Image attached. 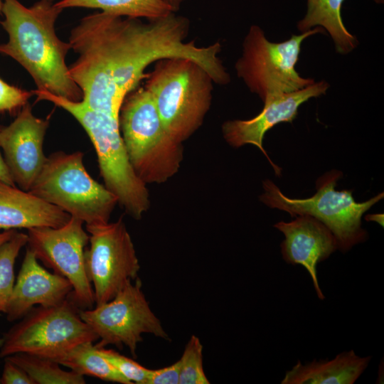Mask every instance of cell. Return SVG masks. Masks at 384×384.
Masks as SVG:
<instances>
[{
	"mask_svg": "<svg viewBox=\"0 0 384 384\" xmlns=\"http://www.w3.org/2000/svg\"><path fill=\"white\" fill-rule=\"evenodd\" d=\"M176 13L146 22L102 11L82 18L68 41L78 55L68 68L82 92L81 101L94 110L119 109L146 78V68L170 57L193 60L215 83L228 84L230 75L218 57L220 43L200 47L186 41L189 20Z\"/></svg>",
	"mask_w": 384,
	"mask_h": 384,
	"instance_id": "1",
	"label": "cell"
},
{
	"mask_svg": "<svg viewBox=\"0 0 384 384\" xmlns=\"http://www.w3.org/2000/svg\"><path fill=\"white\" fill-rule=\"evenodd\" d=\"M63 10L43 0L30 7L18 0H3L4 18L1 23L8 41L0 44V53L18 63L30 74L37 90L80 101L82 92L70 78L65 63L70 44L60 40L55 28Z\"/></svg>",
	"mask_w": 384,
	"mask_h": 384,
	"instance_id": "2",
	"label": "cell"
},
{
	"mask_svg": "<svg viewBox=\"0 0 384 384\" xmlns=\"http://www.w3.org/2000/svg\"><path fill=\"white\" fill-rule=\"evenodd\" d=\"M146 80L144 87L166 129L182 144L200 128L210 110L212 78L193 60L170 57L156 61Z\"/></svg>",
	"mask_w": 384,
	"mask_h": 384,
	"instance_id": "3",
	"label": "cell"
},
{
	"mask_svg": "<svg viewBox=\"0 0 384 384\" xmlns=\"http://www.w3.org/2000/svg\"><path fill=\"white\" fill-rule=\"evenodd\" d=\"M38 100L52 102L70 113L84 128L97 153L105 186L133 218L139 220L149 207L146 184L134 171L116 119L90 109L81 100L73 101L46 90H33Z\"/></svg>",
	"mask_w": 384,
	"mask_h": 384,
	"instance_id": "4",
	"label": "cell"
},
{
	"mask_svg": "<svg viewBox=\"0 0 384 384\" xmlns=\"http://www.w3.org/2000/svg\"><path fill=\"white\" fill-rule=\"evenodd\" d=\"M119 123L129 163L146 185L164 183L178 172L182 144L166 129L145 87H137L125 97Z\"/></svg>",
	"mask_w": 384,
	"mask_h": 384,
	"instance_id": "5",
	"label": "cell"
},
{
	"mask_svg": "<svg viewBox=\"0 0 384 384\" xmlns=\"http://www.w3.org/2000/svg\"><path fill=\"white\" fill-rule=\"evenodd\" d=\"M341 176V171L336 169L326 172L317 179L316 193L304 199L289 198L272 181L265 180L262 183L265 192L260 199L270 208L286 211L292 217L309 215L319 220L334 235L338 250L346 252L368 239V233L361 226L362 216L383 199L384 193L358 203L351 190L335 189Z\"/></svg>",
	"mask_w": 384,
	"mask_h": 384,
	"instance_id": "6",
	"label": "cell"
},
{
	"mask_svg": "<svg viewBox=\"0 0 384 384\" xmlns=\"http://www.w3.org/2000/svg\"><path fill=\"white\" fill-rule=\"evenodd\" d=\"M29 191L86 225L108 223L118 203L86 171L81 151L50 154Z\"/></svg>",
	"mask_w": 384,
	"mask_h": 384,
	"instance_id": "7",
	"label": "cell"
},
{
	"mask_svg": "<svg viewBox=\"0 0 384 384\" xmlns=\"http://www.w3.org/2000/svg\"><path fill=\"white\" fill-rule=\"evenodd\" d=\"M324 33L319 26L281 43H272L263 31L253 25L242 43V56L235 68L252 92L263 102L276 95L303 89L313 83L301 77L295 70L302 41L311 35Z\"/></svg>",
	"mask_w": 384,
	"mask_h": 384,
	"instance_id": "8",
	"label": "cell"
},
{
	"mask_svg": "<svg viewBox=\"0 0 384 384\" xmlns=\"http://www.w3.org/2000/svg\"><path fill=\"white\" fill-rule=\"evenodd\" d=\"M80 311L70 295L57 305L32 308L5 335L0 357L23 353L54 360L81 343L97 341Z\"/></svg>",
	"mask_w": 384,
	"mask_h": 384,
	"instance_id": "9",
	"label": "cell"
},
{
	"mask_svg": "<svg viewBox=\"0 0 384 384\" xmlns=\"http://www.w3.org/2000/svg\"><path fill=\"white\" fill-rule=\"evenodd\" d=\"M137 277L129 282L111 300L87 309H80L81 319L96 334L98 348L127 346L133 357L143 334L169 340L159 319L151 311ZM97 340V341H98Z\"/></svg>",
	"mask_w": 384,
	"mask_h": 384,
	"instance_id": "10",
	"label": "cell"
},
{
	"mask_svg": "<svg viewBox=\"0 0 384 384\" xmlns=\"http://www.w3.org/2000/svg\"><path fill=\"white\" fill-rule=\"evenodd\" d=\"M86 230L90 235V247L85 251V269L95 305H98L111 300L137 278L140 266L122 218L112 223L86 225Z\"/></svg>",
	"mask_w": 384,
	"mask_h": 384,
	"instance_id": "11",
	"label": "cell"
},
{
	"mask_svg": "<svg viewBox=\"0 0 384 384\" xmlns=\"http://www.w3.org/2000/svg\"><path fill=\"white\" fill-rule=\"evenodd\" d=\"M83 222L71 217L59 228L41 227L28 229V248L36 257L71 283L72 299L80 309L95 306L94 292L85 263V247L90 235Z\"/></svg>",
	"mask_w": 384,
	"mask_h": 384,
	"instance_id": "12",
	"label": "cell"
},
{
	"mask_svg": "<svg viewBox=\"0 0 384 384\" xmlns=\"http://www.w3.org/2000/svg\"><path fill=\"white\" fill-rule=\"evenodd\" d=\"M48 125V119L33 114L28 102L9 125L0 129L4 159L15 185L23 191H30L47 160L43 142Z\"/></svg>",
	"mask_w": 384,
	"mask_h": 384,
	"instance_id": "13",
	"label": "cell"
},
{
	"mask_svg": "<svg viewBox=\"0 0 384 384\" xmlns=\"http://www.w3.org/2000/svg\"><path fill=\"white\" fill-rule=\"evenodd\" d=\"M329 87L326 82L321 81L297 91L270 97L264 102L262 110L255 117L225 122L222 125L223 137L235 148L249 144L258 147L273 166L277 176H279L281 169L273 164L263 148L265 133L280 122H292L302 103L325 94Z\"/></svg>",
	"mask_w": 384,
	"mask_h": 384,
	"instance_id": "14",
	"label": "cell"
},
{
	"mask_svg": "<svg viewBox=\"0 0 384 384\" xmlns=\"http://www.w3.org/2000/svg\"><path fill=\"white\" fill-rule=\"evenodd\" d=\"M274 227L284 235L281 252L288 264L300 265L309 274L319 299L325 296L320 288L316 267L338 250L337 241L321 222L309 215H298L290 222L280 221Z\"/></svg>",
	"mask_w": 384,
	"mask_h": 384,
	"instance_id": "15",
	"label": "cell"
},
{
	"mask_svg": "<svg viewBox=\"0 0 384 384\" xmlns=\"http://www.w3.org/2000/svg\"><path fill=\"white\" fill-rule=\"evenodd\" d=\"M73 292L65 277L43 267L27 247L5 314L13 321L23 318L35 305L50 306L65 300Z\"/></svg>",
	"mask_w": 384,
	"mask_h": 384,
	"instance_id": "16",
	"label": "cell"
},
{
	"mask_svg": "<svg viewBox=\"0 0 384 384\" xmlns=\"http://www.w3.org/2000/svg\"><path fill=\"white\" fill-rule=\"evenodd\" d=\"M70 218L30 191L0 181V229L59 228Z\"/></svg>",
	"mask_w": 384,
	"mask_h": 384,
	"instance_id": "17",
	"label": "cell"
},
{
	"mask_svg": "<svg viewBox=\"0 0 384 384\" xmlns=\"http://www.w3.org/2000/svg\"><path fill=\"white\" fill-rule=\"evenodd\" d=\"M371 356L361 357L354 350L343 351L332 359L299 360L286 371L282 384H353L363 374Z\"/></svg>",
	"mask_w": 384,
	"mask_h": 384,
	"instance_id": "18",
	"label": "cell"
},
{
	"mask_svg": "<svg viewBox=\"0 0 384 384\" xmlns=\"http://www.w3.org/2000/svg\"><path fill=\"white\" fill-rule=\"evenodd\" d=\"M343 1L307 0V11L298 23V29L304 33L315 26H322L330 33L336 51L341 54L348 53L356 47L358 41L343 24L341 17Z\"/></svg>",
	"mask_w": 384,
	"mask_h": 384,
	"instance_id": "19",
	"label": "cell"
},
{
	"mask_svg": "<svg viewBox=\"0 0 384 384\" xmlns=\"http://www.w3.org/2000/svg\"><path fill=\"white\" fill-rule=\"evenodd\" d=\"M55 4L62 9L87 8L132 18L153 20L175 12L164 0H60Z\"/></svg>",
	"mask_w": 384,
	"mask_h": 384,
	"instance_id": "20",
	"label": "cell"
},
{
	"mask_svg": "<svg viewBox=\"0 0 384 384\" xmlns=\"http://www.w3.org/2000/svg\"><path fill=\"white\" fill-rule=\"evenodd\" d=\"M53 361L83 376H92L121 384H132L101 355L94 342L81 343Z\"/></svg>",
	"mask_w": 384,
	"mask_h": 384,
	"instance_id": "21",
	"label": "cell"
},
{
	"mask_svg": "<svg viewBox=\"0 0 384 384\" xmlns=\"http://www.w3.org/2000/svg\"><path fill=\"white\" fill-rule=\"evenodd\" d=\"M23 369L34 384H84L85 379L73 370H64L56 361L18 353L6 357Z\"/></svg>",
	"mask_w": 384,
	"mask_h": 384,
	"instance_id": "22",
	"label": "cell"
},
{
	"mask_svg": "<svg viewBox=\"0 0 384 384\" xmlns=\"http://www.w3.org/2000/svg\"><path fill=\"white\" fill-rule=\"evenodd\" d=\"M28 235L17 231L0 247V311L5 312L14 287V265Z\"/></svg>",
	"mask_w": 384,
	"mask_h": 384,
	"instance_id": "23",
	"label": "cell"
},
{
	"mask_svg": "<svg viewBox=\"0 0 384 384\" xmlns=\"http://www.w3.org/2000/svg\"><path fill=\"white\" fill-rule=\"evenodd\" d=\"M180 361L179 384H208L203 366V346L198 337L192 335Z\"/></svg>",
	"mask_w": 384,
	"mask_h": 384,
	"instance_id": "24",
	"label": "cell"
},
{
	"mask_svg": "<svg viewBox=\"0 0 384 384\" xmlns=\"http://www.w3.org/2000/svg\"><path fill=\"white\" fill-rule=\"evenodd\" d=\"M98 348L101 355L132 384H146L151 369L113 349Z\"/></svg>",
	"mask_w": 384,
	"mask_h": 384,
	"instance_id": "25",
	"label": "cell"
},
{
	"mask_svg": "<svg viewBox=\"0 0 384 384\" xmlns=\"http://www.w3.org/2000/svg\"><path fill=\"white\" fill-rule=\"evenodd\" d=\"M32 95L31 92L11 85L0 78V112L12 113L20 110Z\"/></svg>",
	"mask_w": 384,
	"mask_h": 384,
	"instance_id": "26",
	"label": "cell"
},
{
	"mask_svg": "<svg viewBox=\"0 0 384 384\" xmlns=\"http://www.w3.org/2000/svg\"><path fill=\"white\" fill-rule=\"evenodd\" d=\"M179 360L167 367L151 370L146 384H179Z\"/></svg>",
	"mask_w": 384,
	"mask_h": 384,
	"instance_id": "27",
	"label": "cell"
},
{
	"mask_svg": "<svg viewBox=\"0 0 384 384\" xmlns=\"http://www.w3.org/2000/svg\"><path fill=\"white\" fill-rule=\"evenodd\" d=\"M1 384H34L28 375L19 366L5 358Z\"/></svg>",
	"mask_w": 384,
	"mask_h": 384,
	"instance_id": "28",
	"label": "cell"
},
{
	"mask_svg": "<svg viewBox=\"0 0 384 384\" xmlns=\"http://www.w3.org/2000/svg\"><path fill=\"white\" fill-rule=\"evenodd\" d=\"M0 181L5 182L11 186H16L14 182L13 181V179L6 166L5 161L1 154V151H0Z\"/></svg>",
	"mask_w": 384,
	"mask_h": 384,
	"instance_id": "29",
	"label": "cell"
},
{
	"mask_svg": "<svg viewBox=\"0 0 384 384\" xmlns=\"http://www.w3.org/2000/svg\"><path fill=\"white\" fill-rule=\"evenodd\" d=\"M1 230V229H0ZM16 230H4L0 231V247L15 233Z\"/></svg>",
	"mask_w": 384,
	"mask_h": 384,
	"instance_id": "30",
	"label": "cell"
},
{
	"mask_svg": "<svg viewBox=\"0 0 384 384\" xmlns=\"http://www.w3.org/2000/svg\"><path fill=\"white\" fill-rule=\"evenodd\" d=\"M366 220L367 221H375L383 226V214H371L366 216Z\"/></svg>",
	"mask_w": 384,
	"mask_h": 384,
	"instance_id": "31",
	"label": "cell"
},
{
	"mask_svg": "<svg viewBox=\"0 0 384 384\" xmlns=\"http://www.w3.org/2000/svg\"><path fill=\"white\" fill-rule=\"evenodd\" d=\"M176 12L186 0H164Z\"/></svg>",
	"mask_w": 384,
	"mask_h": 384,
	"instance_id": "32",
	"label": "cell"
},
{
	"mask_svg": "<svg viewBox=\"0 0 384 384\" xmlns=\"http://www.w3.org/2000/svg\"><path fill=\"white\" fill-rule=\"evenodd\" d=\"M3 6V0H0V14H1Z\"/></svg>",
	"mask_w": 384,
	"mask_h": 384,
	"instance_id": "33",
	"label": "cell"
},
{
	"mask_svg": "<svg viewBox=\"0 0 384 384\" xmlns=\"http://www.w3.org/2000/svg\"><path fill=\"white\" fill-rule=\"evenodd\" d=\"M48 2L53 3L54 0H43Z\"/></svg>",
	"mask_w": 384,
	"mask_h": 384,
	"instance_id": "34",
	"label": "cell"
},
{
	"mask_svg": "<svg viewBox=\"0 0 384 384\" xmlns=\"http://www.w3.org/2000/svg\"><path fill=\"white\" fill-rule=\"evenodd\" d=\"M2 343H3V339L0 338V347L2 345Z\"/></svg>",
	"mask_w": 384,
	"mask_h": 384,
	"instance_id": "35",
	"label": "cell"
}]
</instances>
